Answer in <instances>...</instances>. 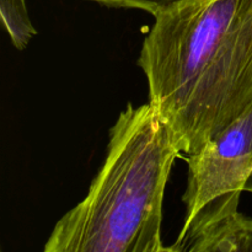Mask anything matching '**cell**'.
I'll use <instances>...</instances> for the list:
<instances>
[{
  "instance_id": "1",
  "label": "cell",
  "mask_w": 252,
  "mask_h": 252,
  "mask_svg": "<svg viewBox=\"0 0 252 252\" xmlns=\"http://www.w3.org/2000/svg\"><path fill=\"white\" fill-rule=\"evenodd\" d=\"M154 19L138 58L149 103L196 154L252 106V0H184Z\"/></svg>"
},
{
  "instance_id": "2",
  "label": "cell",
  "mask_w": 252,
  "mask_h": 252,
  "mask_svg": "<svg viewBox=\"0 0 252 252\" xmlns=\"http://www.w3.org/2000/svg\"><path fill=\"white\" fill-rule=\"evenodd\" d=\"M181 152L149 102L128 103L110 130L107 155L85 198L52 230L46 252H170L162 203Z\"/></svg>"
},
{
  "instance_id": "3",
  "label": "cell",
  "mask_w": 252,
  "mask_h": 252,
  "mask_svg": "<svg viewBox=\"0 0 252 252\" xmlns=\"http://www.w3.org/2000/svg\"><path fill=\"white\" fill-rule=\"evenodd\" d=\"M184 225L212 199L243 193L252 169V106L201 152L189 155Z\"/></svg>"
},
{
  "instance_id": "4",
  "label": "cell",
  "mask_w": 252,
  "mask_h": 252,
  "mask_svg": "<svg viewBox=\"0 0 252 252\" xmlns=\"http://www.w3.org/2000/svg\"><path fill=\"white\" fill-rule=\"evenodd\" d=\"M240 196L221 194L204 204L170 252H252V218L239 212Z\"/></svg>"
},
{
  "instance_id": "5",
  "label": "cell",
  "mask_w": 252,
  "mask_h": 252,
  "mask_svg": "<svg viewBox=\"0 0 252 252\" xmlns=\"http://www.w3.org/2000/svg\"><path fill=\"white\" fill-rule=\"evenodd\" d=\"M2 26L16 49H24L37 34L30 20L25 0H0Z\"/></svg>"
},
{
  "instance_id": "6",
  "label": "cell",
  "mask_w": 252,
  "mask_h": 252,
  "mask_svg": "<svg viewBox=\"0 0 252 252\" xmlns=\"http://www.w3.org/2000/svg\"><path fill=\"white\" fill-rule=\"evenodd\" d=\"M107 7L116 9H135L143 10L155 16L159 12L184 1V0H90Z\"/></svg>"
},
{
  "instance_id": "7",
  "label": "cell",
  "mask_w": 252,
  "mask_h": 252,
  "mask_svg": "<svg viewBox=\"0 0 252 252\" xmlns=\"http://www.w3.org/2000/svg\"><path fill=\"white\" fill-rule=\"evenodd\" d=\"M244 192H251L252 193V169L250 171V175H249L248 180H246L245 187H244Z\"/></svg>"
}]
</instances>
